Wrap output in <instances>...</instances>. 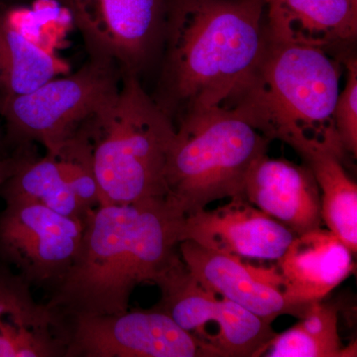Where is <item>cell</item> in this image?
Returning <instances> with one entry per match:
<instances>
[{
    "mask_svg": "<svg viewBox=\"0 0 357 357\" xmlns=\"http://www.w3.org/2000/svg\"><path fill=\"white\" fill-rule=\"evenodd\" d=\"M184 218L166 198L100 204L49 306L66 321L128 311L134 289L157 285L180 259Z\"/></svg>",
    "mask_w": 357,
    "mask_h": 357,
    "instance_id": "6da1fadb",
    "label": "cell"
},
{
    "mask_svg": "<svg viewBox=\"0 0 357 357\" xmlns=\"http://www.w3.org/2000/svg\"><path fill=\"white\" fill-rule=\"evenodd\" d=\"M266 0H171L161 98L169 116L223 107L266 42Z\"/></svg>",
    "mask_w": 357,
    "mask_h": 357,
    "instance_id": "7a4b0ae2",
    "label": "cell"
},
{
    "mask_svg": "<svg viewBox=\"0 0 357 357\" xmlns=\"http://www.w3.org/2000/svg\"><path fill=\"white\" fill-rule=\"evenodd\" d=\"M342 66L328 52L282 43L266 36L261 55L243 86L223 109L234 110L270 141L280 140L302 159L347 152L333 110Z\"/></svg>",
    "mask_w": 357,
    "mask_h": 357,
    "instance_id": "3957f363",
    "label": "cell"
},
{
    "mask_svg": "<svg viewBox=\"0 0 357 357\" xmlns=\"http://www.w3.org/2000/svg\"><path fill=\"white\" fill-rule=\"evenodd\" d=\"M176 126L137 75L121 72L116 91L77 129L91 155L100 204L166 198L167 158Z\"/></svg>",
    "mask_w": 357,
    "mask_h": 357,
    "instance_id": "277c9868",
    "label": "cell"
},
{
    "mask_svg": "<svg viewBox=\"0 0 357 357\" xmlns=\"http://www.w3.org/2000/svg\"><path fill=\"white\" fill-rule=\"evenodd\" d=\"M270 140L234 110L215 107L178 119L165 170L166 199L183 215L243 196L244 181Z\"/></svg>",
    "mask_w": 357,
    "mask_h": 357,
    "instance_id": "5b68a950",
    "label": "cell"
},
{
    "mask_svg": "<svg viewBox=\"0 0 357 357\" xmlns=\"http://www.w3.org/2000/svg\"><path fill=\"white\" fill-rule=\"evenodd\" d=\"M121 70L107 59L91 57L75 74L55 77L24 95L0 98V115L22 143L54 151L119 88Z\"/></svg>",
    "mask_w": 357,
    "mask_h": 357,
    "instance_id": "8992f818",
    "label": "cell"
},
{
    "mask_svg": "<svg viewBox=\"0 0 357 357\" xmlns=\"http://www.w3.org/2000/svg\"><path fill=\"white\" fill-rule=\"evenodd\" d=\"M157 286L162 293L157 307L181 328L203 342L206 326L215 328L213 347L220 357L260 356L276 335L271 321L202 287L181 257Z\"/></svg>",
    "mask_w": 357,
    "mask_h": 357,
    "instance_id": "52a82bcc",
    "label": "cell"
},
{
    "mask_svg": "<svg viewBox=\"0 0 357 357\" xmlns=\"http://www.w3.org/2000/svg\"><path fill=\"white\" fill-rule=\"evenodd\" d=\"M69 321L66 356L218 357L158 307Z\"/></svg>",
    "mask_w": 357,
    "mask_h": 357,
    "instance_id": "ba28073f",
    "label": "cell"
},
{
    "mask_svg": "<svg viewBox=\"0 0 357 357\" xmlns=\"http://www.w3.org/2000/svg\"><path fill=\"white\" fill-rule=\"evenodd\" d=\"M6 203L0 215V253L28 283H57L76 258L86 218L67 217L28 199Z\"/></svg>",
    "mask_w": 357,
    "mask_h": 357,
    "instance_id": "9c48e42d",
    "label": "cell"
},
{
    "mask_svg": "<svg viewBox=\"0 0 357 357\" xmlns=\"http://www.w3.org/2000/svg\"><path fill=\"white\" fill-rule=\"evenodd\" d=\"M164 0H70V13L91 57L107 59L138 75L165 27Z\"/></svg>",
    "mask_w": 357,
    "mask_h": 357,
    "instance_id": "30bf717a",
    "label": "cell"
},
{
    "mask_svg": "<svg viewBox=\"0 0 357 357\" xmlns=\"http://www.w3.org/2000/svg\"><path fill=\"white\" fill-rule=\"evenodd\" d=\"M294 237L291 230L243 196L213 210L185 215L180 229V243L191 241L218 252L260 261H277Z\"/></svg>",
    "mask_w": 357,
    "mask_h": 357,
    "instance_id": "8fae6325",
    "label": "cell"
},
{
    "mask_svg": "<svg viewBox=\"0 0 357 357\" xmlns=\"http://www.w3.org/2000/svg\"><path fill=\"white\" fill-rule=\"evenodd\" d=\"M243 197L296 236L321 227V192L307 165L288 160H256L244 181Z\"/></svg>",
    "mask_w": 357,
    "mask_h": 357,
    "instance_id": "7c38bea8",
    "label": "cell"
},
{
    "mask_svg": "<svg viewBox=\"0 0 357 357\" xmlns=\"http://www.w3.org/2000/svg\"><path fill=\"white\" fill-rule=\"evenodd\" d=\"M275 262L280 292L289 303L302 307L325 299L354 268L351 251L321 227L294 237Z\"/></svg>",
    "mask_w": 357,
    "mask_h": 357,
    "instance_id": "4fadbf2b",
    "label": "cell"
},
{
    "mask_svg": "<svg viewBox=\"0 0 357 357\" xmlns=\"http://www.w3.org/2000/svg\"><path fill=\"white\" fill-rule=\"evenodd\" d=\"M23 277L0 272V357L67 356L69 326L32 297Z\"/></svg>",
    "mask_w": 357,
    "mask_h": 357,
    "instance_id": "5bb4252c",
    "label": "cell"
},
{
    "mask_svg": "<svg viewBox=\"0 0 357 357\" xmlns=\"http://www.w3.org/2000/svg\"><path fill=\"white\" fill-rule=\"evenodd\" d=\"M178 250L188 271L202 287L271 323L282 314L301 317L306 310L289 303L278 289L258 278L253 267L241 258L191 241H181Z\"/></svg>",
    "mask_w": 357,
    "mask_h": 357,
    "instance_id": "9a60e30c",
    "label": "cell"
},
{
    "mask_svg": "<svg viewBox=\"0 0 357 357\" xmlns=\"http://www.w3.org/2000/svg\"><path fill=\"white\" fill-rule=\"evenodd\" d=\"M265 16L273 41L326 52L356 41L357 0H266Z\"/></svg>",
    "mask_w": 357,
    "mask_h": 357,
    "instance_id": "2e32d148",
    "label": "cell"
},
{
    "mask_svg": "<svg viewBox=\"0 0 357 357\" xmlns=\"http://www.w3.org/2000/svg\"><path fill=\"white\" fill-rule=\"evenodd\" d=\"M4 199H28L61 215L86 218L91 213L88 194L70 164L57 153L24 160L2 185Z\"/></svg>",
    "mask_w": 357,
    "mask_h": 357,
    "instance_id": "e0dca14e",
    "label": "cell"
},
{
    "mask_svg": "<svg viewBox=\"0 0 357 357\" xmlns=\"http://www.w3.org/2000/svg\"><path fill=\"white\" fill-rule=\"evenodd\" d=\"M69 70L67 62L24 34L0 1V98L30 93Z\"/></svg>",
    "mask_w": 357,
    "mask_h": 357,
    "instance_id": "ac0fdd59",
    "label": "cell"
},
{
    "mask_svg": "<svg viewBox=\"0 0 357 357\" xmlns=\"http://www.w3.org/2000/svg\"><path fill=\"white\" fill-rule=\"evenodd\" d=\"M310 167L321 192V218L328 230L357 252V185L345 171L342 160L331 153L303 159Z\"/></svg>",
    "mask_w": 357,
    "mask_h": 357,
    "instance_id": "d6986e66",
    "label": "cell"
},
{
    "mask_svg": "<svg viewBox=\"0 0 357 357\" xmlns=\"http://www.w3.org/2000/svg\"><path fill=\"white\" fill-rule=\"evenodd\" d=\"M299 323L265 345L261 356L267 357L356 356V345L342 349L338 335L335 307L319 302L307 305Z\"/></svg>",
    "mask_w": 357,
    "mask_h": 357,
    "instance_id": "ffe728a7",
    "label": "cell"
},
{
    "mask_svg": "<svg viewBox=\"0 0 357 357\" xmlns=\"http://www.w3.org/2000/svg\"><path fill=\"white\" fill-rule=\"evenodd\" d=\"M347 69V84L340 91L333 110L335 128L347 153L357 155V59L352 54L340 56Z\"/></svg>",
    "mask_w": 357,
    "mask_h": 357,
    "instance_id": "44dd1931",
    "label": "cell"
},
{
    "mask_svg": "<svg viewBox=\"0 0 357 357\" xmlns=\"http://www.w3.org/2000/svg\"><path fill=\"white\" fill-rule=\"evenodd\" d=\"M25 159L26 157L0 159V188L18 170Z\"/></svg>",
    "mask_w": 357,
    "mask_h": 357,
    "instance_id": "7402d4cb",
    "label": "cell"
},
{
    "mask_svg": "<svg viewBox=\"0 0 357 357\" xmlns=\"http://www.w3.org/2000/svg\"><path fill=\"white\" fill-rule=\"evenodd\" d=\"M60 3H62L63 6L66 7V8L68 9V10H70V0H58Z\"/></svg>",
    "mask_w": 357,
    "mask_h": 357,
    "instance_id": "603a6c76",
    "label": "cell"
},
{
    "mask_svg": "<svg viewBox=\"0 0 357 357\" xmlns=\"http://www.w3.org/2000/svg\"><path fill=\"white\" fill-rule=\"evenodd\" d=\"M0 1H2V2H7V1H9V0H0Z\"/></svg>",
    "mask_w": 357,
    "mask_h": 357,
    "instance_id": "cb8c5ba5",
    "label": "cell"
}]
</instances>
